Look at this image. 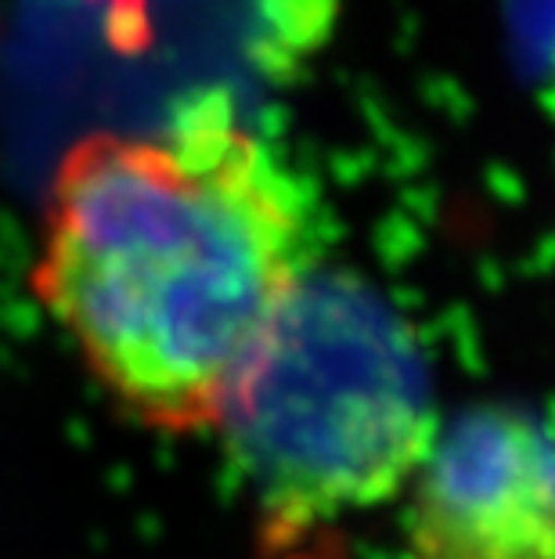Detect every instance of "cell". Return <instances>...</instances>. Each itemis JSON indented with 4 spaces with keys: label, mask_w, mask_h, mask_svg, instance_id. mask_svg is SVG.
Returning <instances> with one entry per match:
<instances>
[{
    "label": "cell",
    "mask_w": 555,
    "mask_h": 559,
    "mask_svg": "<svg viewBox=\"0 0 555 559\" xmlns=\"http://www.w3.org/2000/svg\"><path fill=\"white\" fill-rule=\"evenodd\" d=\"M303 174L203 91L152 134H87L44 199L29 289L120 412L220 433L322 260Z\"/></svg>",
    "instance_id": "obj_1"
},
{
    "label": "cell",
    "mask_w": 555,
    "mask_h": 559,
    "mask_svg": "<svg viewBox=\"0 0 555 559\" xmlns=\"http://www.w3.org/2000/svg\"><path fill=\"white\" fill-rule=\"evenodd\" d=\"M220 433L264 506L317 520L405 495L441 430L400 318L364 285L317 271Z\"/></svg>",
    "instance_id": "obj_2"
},
{
    "label": "cell",
    "mask_w": 555,
    "mask_h": 559,
    "mask_svg": "<svg viewBox=\"0 0 555 559\" xmlns=\"http://www.w3.org/2000/svg\"><path fill=\"white\" fill-rule=\"evenodd\" d=\"M400 559H555V430L483 404L436 433L405 487Z\"/></svg>",
    "instance_id": "obj_3"
},
{
    "label": "cell",
    "mask_w": 555,
    "mask_h": 559,
    "mask_svg": "<svg viewBox=\"0 0 555 559\" xmlns=\"http://www.w3.org/2000/svg\"><path fill=\"white\" fill-rule=\"evenodd\" d=\"M512 26L530 62L555 80V0H516Z\"/></svg>",
    "instance_id": "obj_4"
},
{
    "label": "cell",
    "mask_w": 555,
    "mask_h": 559,
    "mask_svg": "<svg viewBox=\"0 0 555 559\" xmlns=\"http://www.w3.org/2000/svg\"><path fill=\"white\" fill-rule=\"evenodd\" d=\"M105 4H109V8L116 11V15L126 19V22H130V15L137 11V0H105Z\"/></svg>",
    "instance_id": "obj_5"
}]
</instances>
